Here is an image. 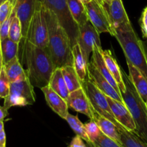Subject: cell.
Returning <instances> with one entry per match:
<instances>
[{
  "mask_svg": "<svg viewBox=\"0 0 147 147\" xmlns=\"http://www.w3.org/2000/svg\"><path fill=\"white\" fill-rule=\"evenodd\" d=\"M113 1V0H102V2H104L105 4H106V5H110Z\"/></svg>",
  "mask_w": 147,
  "mask_h": 147,
  "instance_id": "ee69618b",
  "label": "cell"
},
{
  "mask_svg": "<svg viewBox=\"0 0 147 147\" xmlns=\"http://www.w3.org/2000/svg\"><path fill=\"white\" fill-rule=\"evenodd\" d=\"M0 147H6V134L5 131L0 132Z\"/></svg>",
  "mask_w": 147,
  "mask_h": 147,
  "instance_id": "f35d334b",
  "label": "cell"
},
{
  "mask_svg": "<svg viewBox=\"0 0 147 147\" xmlns=\"http://www.w3.org/2000/svg\"><path fill=\"white\" fill-rule=\"evenodd\" d=\"M2 53H1V49H0V67L2 66Z\"/></svg>",
  "mask_w": 147,
  "mask_h": 147,
  "instance_id": "f6af8a7d",
  "label": "cell"
},
{
  "mask_svg": "<svg viewBox=\"0 0 147 147\" xmlns=\"http://www.w3.org/2000/svg\"><path fill=\"white\" fill-rule=\"evenodd\" d=\"M6 1H10V2H12V5H14L16 0H0V5H2V3H4L5 2H6Z\"/></svg>",
  "mask_w": 147,
  "mask_h": 147,
  "instance_id": "7bdbcfd3",
  "label": "cell"
},
{
  "mask_svg": "<svg viewBox=\"0 0 147 147\" xmlns=\"http://www.w3.org/2000/svg\"><path fill=\"white\" fill-rule=\"evenodd\" d=\"M38 0H16L13 5V9L19 19L22 28L21 40H25L28 35V28L36 8Z\"/></svg>",
  "mask_w": 147,
  "mask_h": 147,
  "instance_id": "30bf717a",
  "label": "cell"
},
{
  "mask_svg": "<svg viewBox=\"0 0 147 147\" xmlns=\"http://www.w3.org/2000/svg\"><path fill=\"white\" fill-rule=\"evenodd\" d=\"M25 40L38 47L47 49L49 46V30L44 13V7L40 0L37 1L36 8L33 14L28 35Z\"/></svg>",
  "mask_w": 147,
  "mask_h": 147,
  "instance_id": "8992f818",
  "label": "cell"
},
{
  "mask_svg": "<svg viewBox=\"0 0 147 147\" xmlns=\"http://www.w3.org/2000/svg\"><path fill=\"white\" fill-rule=\"evenodd\" d=\"M84 128H85L86 134H87L90 142L92 143L96 141L102 133L97 123L93 119H90L88 123L84 124Z\"/></svg>",
  "mask_w": 147,
  "mask_h": 147,
  "instance_id": "f546056e",
  "label": "cell"
},
{
  "mask_svg": "<svg viewBox=\"0 0 147 147\" xmlns=\"http://www.w3.org/2000/svg\"><path fill=\"white\" fill-rule=\"evenodd\" d=\"M69 147H88L87 144H84V140L79 136L76 135L72 138Z\"/></svg>",
  "mask_w": 147,
  "mask_h": 147,
  "instance_id": "d590c367",
  "label": "cell"
},
{
  "mask_svg": "<svg viewBox=\"0 0 147 147\" xmlns=\"http://www.w3.org/2000/svg\"><path fill=\"white\" fill-rule=\"evenodd\" d=\"M143 42V47H144V54H145L146 60L147 63V40L146 41H142Z\"/></svg>",
  "mask_w": 147,
  "mask_h": 147,
  "instance_id": "60d3db41",
  "label": "cell"
},
{
  "mask_svg": "<svg viewBox=\"0 0 147 147\" xmlns=\"http://www.w3.org/2000/svg\"><path fill=\"white\" fill-rule=\"evenodd\" d=\"M5 131V125H4L3 121H0V132Z\"/></svg>",
  "mask_w": 147,
  "mask_h": 147,
  "instance_id": "b9f144b4",
  "label": "cell"
},
{
  "mask_svg": "<svg viewBox=\"0 0 147 147\" xmlns=\"http://www.w3.org/2000/svg\"><path fill=\"white\" fill-rule=\"evenodd\" d=\"M8 38L11 40L17 43H20L21 40L22 38L21 24L18 18L16 16V13L14 15L12 22H11Z\"/></svg>",
  "mask_w": 147,
  "mask_h": 147,
  "instance_id": "f1b7e54d",
  "label": "cell"
},
{
  "mask_svg": "<svg viewBox=\"0 0 147 147\" xmlns=\"http://www.w3.org/2000/svg\"><path fill=\"white\" fill-rule=\"evenodd\" d=\"M8 115H9L8 110H7L4 106L2 107V106L0 105V121H4V120Z\"/></svg>",
  "mask_w": 147,
  "mask_h": 147,
  "instance_id": "74e56055",
  "label": "cell"
},
{
  "mask_svg": "<svg viewBox=\"0 0 147 147\" xmlns=\"http://www.w3.org/2000/svg\"><path fill=\"white\" fill-rule=\"evenodd\" d=\"M20 43L11 40L9 38L0 40V49L2 53V64H5L16 56H18Z\"/></svg>",
  "mask_w": 147,
  "mask_h": 147,
  "instance_id": "d4e9b609",
  "label": "cell"
},
{
  "mask_svg": "<svg viewBox=\"0 0 147 147\" xmlns=\"http://www.w3.org/2000/svg\"><path fill=\"white\" fill-rule=\"evenodd\" d=\"M61 69L69 92L75 91L82 87V83L80 81L74 66H63Z\"/></svg>",
  "mask_w": 147,
  "mask_h": 147,
  "instance_id": "484cf974",
  "label": "cell"
},
{
  "mask_svg": "<svg viewBox=\"0 0 147 147\" xmlns=\"http://www.w3.org/2000/svg\"><path fill=\"white\" fill-rule=\"evenodd\" d=\"M71 14L78 26H82L89 21L85 5L80 0H66Z\"/></svg>",
  "mask_w": 147,
  "mask_h": 147,
  "instance_id": "7402d4cb",
  "label": "cell"
},
{
  "mask_svg": "<svg viewBox=\"0 0 147 147\" xmlns=\"http://www.w3.org/2000/svg\"><path fill=\"white\" fill-rule=\"evenodd\" d=\"M106 98L116 121L127 131L135 134L136 126L132 115L128 107L125 106V103L114 100L107 96H106Z\"/></svg>",
  "mask_w": 147,
  "mask_h": 147,
  "instance_id": "8fae6325",
  "label": "cell"
},
{
  "mask_svg": "<svg viewBox=\"0 0 147 147\" xmlns=\"http://www.w3.org/2000/svg\"><path fill=\"white\" fill-rule=\"evenodd\" d=\"M82 86L85 90L86 94L93 110L97 113L107 118V120L112 121L118 128H124L114 117L110 105L107 102L106 96L96 87L95 84L88 77L87 80L83 83Z\"/></svg>",
  "mask_w": 147,
  "mask_h": 147,
  "instance_id": "ba28073f",
  "label": "cell"
},
{
  "mask_svg": "<svg viewBox=\"0 0 147 147\" xmlns=\"http://www.w3.org/2000/svg\"><path fill=\"white\" fill-rule=\"evenodd\" d=\"M102 55L104 59L105 64L108 69L109 71L111 74V75L115 80L119 87L121 92H125V85L124 84L123 78L122 70L120 68L116 59L113 57L112 53L110 50H102Z\"/></svg>",
  "mask_w": 147,
  "mask_h": 147,
  "instance_id": "ac0fdd59",
  "label": "cell"
},
{
  "mask_svg": "<svg viewBox=\"0 0 147 147\" xmlns=\"http://www.w3.org/2000/svg\"><path fill=\"white\" fill-rule=\"evenodd\" d=\"M92 144L94 147H123L122 144L107 136L102 133H101L98 138Z\"/></svg>",
  "mask_w": 147,
  "mask_h": 147,
  "instance_id": "1f68e13d",
  "label": "cell"
},
{
  "mask_svg": "<svg viewBox=\"0 0 147 147\" xmlns=\"http://www.w3.org/2000/svg\"><path fill=\"white\" fill-rule=\"evenodd\" d=\"M40 90L44 94L47 104L52 109L53 112L56 113L63 119H66L69 113V106L66 100L62 98L57 93L55 92L49 87V85L43 87Z\"/></svg>",
  "mask_w": 147,
  "mask_h": 147,
  "instance_id": "5bb4252c",
  "label": "cell"
},
{
  "mask_svg": "<svg viewBox=\"0 0 147 147\" xmlns=\"http://www.w3.org/2000/svg\"><path fill=\"white\" fill-rule=\"evenodd\" d=\"M125 60L129 71L128 77L139 94L140 97L144 100V102H146L147 100V80L143 75V74L136 66H134L128 59H125Z\"/></svg>",
  "mask_w": 147,
  "mask_h": 147,
  "instance_id": "e0dca14e",
  "label": "cell"
},
{
  "mask_svg": "<svg viewBox=\"0 0 147 147\" xmlns=\"http://www.w3.org/2000/svg\"><path fill=\"white\" fill-rule=\"evenodd\" d=\"M22 57L27 66L28 79L33 87L43 88L49 85L55 70L47 49L38 47L28 40H21ZM20 41V42H21Z\"/></svg>",
  "mask_w": 147,
  "mask_h": 147,
  "instance_id": "6da1fadb",
  "label": "cell"
},
{
  "mask_svg": "<svg viewBox=\"0 0 147 147\" xmlns=\"http://www.w3.org/2000/svg\"><path fill=\"white\" fill-rule=\"evenodd\" d=\"M105 5L115 30L119 25L131 22L122 0H113L110 5Z\"/></svg>",
  "mask_w": 147,
  "mask_h": 147,
  "instance_id": "9a60e30c",
  "label": "cell"
},
{
  "mask_svg": "<svg viewBox=\"0 0 147 147\" xmlns=\"http://www.w3.org/2000/svg\"><path fill=\"white\" fill-rule=\"evenodd\" d=\"M121 144L123 147H147V142L141 139L134 133L125 128H118Z\"/></svg>",
  "mask_w": 147,
  "mask_h": 147,
  "instance_id": "4316f807",
  "label": "cell"
},
{
  "mask_svg": "<svg viewBox=\"0 0 147 147\" xmlns=\"http://www.w3.org/2000/svg\"><path fill=\"white\" fill-rule=\"evenodd\" d=\"M80 1H81L82 2H83V3H84V5H85V4H87V3H88V2H90V1H91V0H80Z\"/></svg>",
  "mask_w": 147,
  "mask_h": 147,
  "instance_id": "bcb514c9",
  "label": "cell"
},
{
  "mask_svg": "<svg viewBox=\"0 0 147 147\" xmlns=\"http://www.w3.org/2000/svg\"><path fill=\"white\" fill-rule=\"evenodd\" d=\"M3 67L10 83L28 78L27 71L23 69L18 56H16L4 64Z\"/></svg>",
  "mask_w": 147,
  "mask_h": 147,
  "instance_id": "44dd1931",
  "label": "cell"
},
{
  "mask_svg": "<svg viewBox=\"0 0 147 147\" xmlns=\"http://www.w3.org/2000/svg\"><path fill=\"white\" fill-rule=\"evenodd\" d=\"M9 90L10 82L2 65L0 71V98H6L9 95Z\"/></svg>",
  "mask_w": 147,
  "mask_h": 147,
  "instance_id": "4dcf8cb0",
  "label": "cell"
},
{
  "mask_svg": "<svg viewBox=\"0 0 147 147\" xmlns=\"http://www.w3.org/2000/svg\"><path fill=\"white\" fill-rule=\"evenodd\" d=\"M66 122L69 123L71 129L74 131L76 135L81 137L86 143L90 142L87 134H86L85 128H84V124L82 123L80 118H78V115H73L69 113L66 116Z\"/></svg>",
  "mask_w": 147,
  "mask_h": 147,
  "instance_id": "83f0119b",
  "label": "cell"
},
{
  "mask_svg": "<svg viewBox=\"0 0 147 147\" xmlns=\"http://www.w3.org/2000/svg\"><path fill=\"white\" fill-rule=\"evenodd\" d=\"M87 146H88V147H94V146H93V144H92L91 142H87Z\"/></svg>",
  "mask_w": 147,
  "mask_h": 147,
  "instance_id": "7dc6e473",
  "label": "cell"
},
{
  "mask_svg": "<svg viewBox=\"0 0 147 147\" xmlns=\"http://www.w3.org/2000/svg\"><path fill=\"white\" fill-rule=\"evenodd\" d=\"M49 85L55 92L57 93L59 95H60L62 98L64 99L66 101L70 92L68 90L67 86H66L65 80L63 79L61 68L55 69L51 77Z\"/></svg>",
  "mask_w": 147,
  "mask_h": 147,
  "instance_id": "603a6c76",
  "label": "cell"
},
{
  "mask_svg": "<svg viewBox=\"0 0 147 147\" xmlns=\"http://www.w3.org/2000/svg\"><path fill=\"white\" fill-rule=\"evenodd\" d=\"M123 78L125 85V92L121 93L123 102L133 117L136 131L135 134L147 142V109L144 100L140 97L130 80L128 75L122 71Z\"/></svg>",
  "mask_w": 147,
  "mask_h": 147,
  "instance_id": "277c9868",
  "label": "cell"
},
{
  "mask_svg": "<svg viewBox=\"0 0 147 147\" xmlns=\"http://www.w3.org/2000/svg\"><path fill=\"white\" fill-rule=\"evenodd\" d=\"M87 77L103 94H105V95L123 102L121 94H120L110 84V82L99 72L92 61L89 62L87 66Z\"/></svg>",
  "mask_w": 147,
  "mask_h": 147,
  "instance_id": "7c38bea8",
  "label": "cell"
},
{
  "mask_svg": "<svg viewBox=\"0 0 147 147\" xmlns=\"http://www.w3.org/2000/svg\"><path fill=\"white\" fill-rule=\"evenodd\" d=\"M147 25V7H146L143 10L141 17L140 18V25L141 27Z\"/></svg>",
  "mask_w": 147,
  "mask_h": 147,
  "instance_id": "8d00e7d4",
  "label": "cell"
},
{
  "mask_svg": "<svg viewBox=\"0 0 147 147\" xmlns=\"http://www.w3.org/2000/svg\"><path fill=\"white\" fill-rule=\"evenodd\" d=\"M66 102L69 107L72 110L86 115L90 119H92L91 105L83 86L81 88L69 93Z\"/></svg>",
  "mask_w": 147,
  "mask_h": 147,
  "instance_id": "4fadbf2b",
  "label": "cell"
},
{
  "mask_svg": "<svg viewBox=\"0 0 147 147\" xmlns=\"http://www.w3.org/2000/svg\"><path fill=\"white\" fill-rule=\"evenodd\" d=\"M43 7L49 30L47 50L55 69L73 66L72 46L67 33L61 26L55 14L44 6Z\"/></svg>",
  "mask_w": 147,
  "mask_h": 147,
  "instance_id": "7a4b0ae2",
  "label": "cell"
},
{
  "mask_svg": "<svg viewBox=\"0 0 147 147\" xmlns=\"http://www.w3.org/2000/svg\"><path fill=\"white\" fill-rule=\"evenodd\" d=\"M13 9V5L10 1H6L0 5V25L10 15Z\"/></svg>",
  "mask_w": 147,
  "mask_h": 147,
  "instance_id": "e575fe53",
  "label": "cell"
},
{
  "mask_svg": "<svg viewBox=\"0 0 147 147\" xmlns=\"http://www.w3.org/2000/svg\"><path fill=\"white\" fill-rule=\"evenodd\" d=\"M79 36L77 44L80 46L83 58L86 63H89V58L92 53L94 46L102 49L100 42V34L90 21L84 25L79 27Z\"/></svg>",
  "mask_w": 147,
  "mask_h": 147,
  "instance_id": "9c48e42d",
  "label": "cell"
},
{
  "mask_svg": "<svg viewBox=\"0 0 147 147\" xmlns=\"http://www.w3.org/2000/svg\"><path fill=\"white\" fill-rule=\"evenodd\" d=\"M73 54V66L82 83H84L87 79V64L83 58L81 49L78 44L72 47Z\"/></svg>",
  "mask_w": 147,
  "mask_h": 147,
  "instance_id": "cb8c5ba5",
  "label": "cell"
},
{
  "mask_svg": "<svg viewBox=\"0 0 147 147\" xmlns=\"http://www.w3.org/2000/svg\"><path fill=\"white\" fill-rule=\"evenodd\" d=\"M28 105L29 103L25 99L12 94H9V95L5 98L4 102V107L7 110H9L10 107L14 106H26Z\"/></svg>",
  "mask_w": 147,
  "mask_h": 147,
  "instance_id": "d6a6232c",
  "label": "cell"
},
{
  "mask_svg": "<svg viewBox=\"0 0 147 147\" xmlns=\"http://www.w3.org/2000/svg\"><path fill=\"white\" fill-rule=\"evenodd\" d=\"M102 50V49H100V48L97 47V46H94L92 53V62L93 64L97 68V69L102 75L110 82V84L114 87V89L120 94H121V90H120L118 84L115 82V80H114L113 76L111 75V74L110 73L107 66H106L105 62L101 53Z\"/></svg>",
  "mask_w": 147,
  "mask_h": 147,
  "instance_id": "d6986e66",
  "label": "cell"
},
{
  "mask_svg": "<svg viewBox=\"0 0 147 147\" xmlns=\"http://www.w3.org/2000/svg\"><path fill=\"white\" fill-rule=\"evenodd\" d=\"M9 94H15L18 97L25 99L29 105L33 104L36 100L34 87L28 78L10 83Z\"/></svg>",
  "mask_w": 147,
  "mask_h": 147,
  "instance_id": "2e32d148",
  "label": "cell"
},
{
  "mask_svg": "<svg viewBox=\"0 0 147 147\" xmlns=\"http://www.w3.org/2000/svg\"><path fill=\"white\" fill-rule=\"evenodd\" d=\"M141 32H142L143 36H144V38H146L147 40V25L145 26L141 27Z\"/></svg>",
  "mask_w": 147,
  "mask_h": 147,
  "instance_id": "ab89813d",
  "label": "cell"
},
{
  "mask_svg": "<svg viewBox=\"0 0 147 147\" xmlns=\"http://www.w3.org/2000/svg\"><path fill=\"white\" fill-rule=\"evenodd\" d=\"M15 14V10L12 9V13L10 14V15L2 22V25H0V40H4V39L8 38L9 27H10V24L11 22H12V18H13Z\"/></svg>",
  "mask_w": 147,
  "mask_h": 147,
  "instance_id": "836d02e7",
  "label": "cell"
},
{
  "mask_svg": "<svg viewBox=\"0 0 147 147\" xmlns=\"http://www.w3.org/2000/svg\"><path fill=\"white\" fill-rule=\"evenodd\" d=\"M89 21L99 34L107 32L115 36V30L110 21L107 9L102 0H91L85 4Z\"/></svg>",
  "mask_w": 147,
  "mask_h": 147,
  "instance_id": "52a82bcc",
  "label": "cell"
},
{
  "mask_svg": "<svg viewBox=\"0 0 147 147\" xmlns=\"http://www.w3.org/2000/svg\"><path fill=\"white\" fill-rule=\"evenodd\" d=\"M92 112L93 116L92 119L97 123L101 132L107 136L116 141L119 144H121V136H120L119 130H118V127L112 121H109L107 118L103 117L102 115L97 113L96 111L93 110L92 107Z\"/></svg>",
  "mask_w": 147,
  "mask_h": 147,
  "instance_id": "ffe728a7",
  "label": "cell"
},
{
  "mask_svg": "<svg viewBox=\"0 0 147 147\" xmlns=\"http://www.w3.org/2000/svg\"><path fill=\"white\" fill-rule=\"evenodd\" d=\"M115 38L122 48L125 59H128L147 80V63L143 42L136 33L131 22L117 27Z\"/></svg>",
  "mask_w": 147,
  "mask_h": 147,
  "instance_id": "3957f363",
  "label": "cell"
},
{
  "mask_svg": "<svg viewBox=\"0 0 147 147\" xmlns=\"http://www.w3.org/2000/svg\"><path fill=\"white\" fill-rule=\"evenodd\" d=\"M1 69H2V66H1V67H0V71H1Z\"/></svg>",
  "mask_w": 147,
  "mask_h": 147,
  "instance_id": "681fc988",
  "label": "cell"
},
{
  "mask_svg": "<svg viewBox=\"0 0 147 147\" xmlns=\"http://www.w3.org/2000/svg\"><path fill=\"white\" fill-rule=\"evenodd\" d=\"M145 104H146V109H147V100H146V102H145Z\"/></svg>",
  "mask_w": 147,
  "mask_h": 147,
  "instance_id": "c3c4849f",
  "label": "cell"
},
{
  "mask_svg": "<svg viewBox=\"0 0 147 147\" xmlns=\"http://www.w3.org/2000/svg\"><path fill=\"white\" fill-rule=\"evenodd\" d=\"M45 7L51 10L56 15L61 26L64 29L70 39L71 46L77 44L79 26L74 20L66 0H40Z\"/></svg>",
  "mask_w": 147,
  "mask_h": 147,
  "instance_id": "5b68a950",
  "label": "cell"
}]
</instances>
